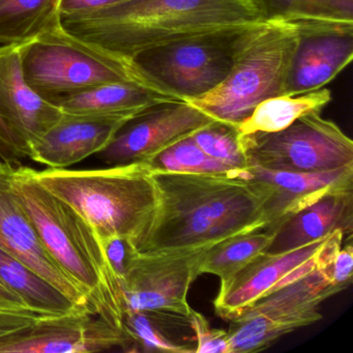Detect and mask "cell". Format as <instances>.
I'll return each mask as SVG.
<instances>
[{"label":"cell","mask_w":353,"mask_h":353,"mask_svg":"<svg viewBox=\"0 0 353 353\" xmlns=\"http://www.w3.org/2000/svg\"><path fill=\"white\" fill-rule=\"evenodd\" d=\"M39 314L0 313V341L23 332L30 327L39 317Z\"/></svg>","instance_id":"836d02e7"},{"label":"cell","mask_w":353,"mask_h":353,"mask_svg":"<svg viewBox=\"0 0 353 353\" xmlns=\"http://www.w3.org/2000/svg\"><path fill=\"white\" fill-rule=\"evenodd\" d=\"M0 280L19 295L28 307L39 315L57 316L86 311L76 305L54 285L37 274L30 266L1 249Z\"/></svg>","instance_id":"7402d4cb"},{"label":"cell","mask_w":353,"mask_h":353,"mask_svg":"<svg viewBox=\"0 0 353 353\" xmlns=\"http://www.w3.org/2000/svg\"><path fill=\"white\" fill-rule=\"evenodd\" d=\"M325 239L291 251L263 252L234 276L221 281L214 301L216 315L230 321L264 295L311 272Z\"/></svg>","instance_id":"4fadbf2b"},{"label":"cell","mask_w":353,"mask_h":353,"mask_svg":"<svg viewBox=\"0 0 353 353\" xmlns=\"http://www.w3.org/2000/svg\"><path fill=\"white\" fill-rule=\"evenodd\" d=\"M132 119L63 113L32 148L30 159L49 168H68L102 152Z\"/></svg>","instance_id":"e0dca14e"},{"label":"cell","mask_w":353,"mask_h":353,"mask_svg":"<svg viewBox=\"0 0 353 353\" xmlns=\"http://www.w3.org/2000/svg\"><path fill=\"white\" fill-rule=\"evenodd\" d=\"M245 175L268 192V214L274 226L283 219L334 191L353 188V166L326 172H290L249 166Z\"/></svg>","instance_id":"ac0fdd59"},{"label":"cell","mask_w":353,"mask_h":353,"mask_svg":"<svg viewBox=\"0 0 353 353\" xmlns=\"http://www.w3.org/2000/svg\"><path fill=\"white\" fill-rule=\"evenodd\" d=\"M274 237L265 252L281 253L325 239L334 231L352 236L353 188L334 190L274 226Z\"/></svg>","instance_id":"d6986e66"},{"label":"cell","mask_w":353,"mask_h":353,"mask_svg":"<svg viewBox=\"0 0 353 353\" xmlns=\"http://www.w3.org/2000/svg\"><path fill=\"white\" fill-rule=\"evenodd\" d=\"M295 26L299 41L287 79L286 96L323 88L346 69L353 57V24Z\"/></svg>","instance_id":"9a60e30c"},{"label":"cell","mask_w":353,"mask_h":353,"mask_svg":"<svg viewBox=\"0 0 353 353\" xmlns=\"http://www.w3.org/2000/svg\"><path fill=\"white\" fill-rule=\"evenodd\" d=\"M274 237V229L268 227L216 243L204 252L200 262V274H214L220 281L231 278L254 258L265 252Z\"/></svg>","instance_id":"484cf974"},{"label":"cell","mask_w":353,"mask_h":353,"mask_svg":"<svg viewBox=\"0 0 353 353\" xmlns=\"http://www.w3.org/2000/svg\"><path fill=\"white\" fill-rule=\"evenodd\" d=\"M133 352L123 330L88 311L42 315L30 327L0 341V353Z\"/></svg>","instance_id":"8fae6325"},{"label":"cell","mask_w":353,"mask_h":353,"mask_svg":"<svg viewBox=\"0 0 353 353\" xmlns=\"http://www.w3.org/2000/svg\"><path fill=\"white\" fill-rule=\"evenodd\" d=\"M214 121L187 101L161 103L127 121L99 158L108 166L145 162Z\"/></svg>","instance_id":"7c38bea8"},{"label":"cell","mask_w":353,"mask_h":353,"mask_svg":"<svg viewBox=\"0 0 353 353\" xmlns=\"http://www.w3.org/2000/svg\"><path fill=\"white\" fill-rule=\"evenodd\" d=\"M194 141L208 156L239 170L249 167L247 154L237 128L214 121L192 135Z\"/></svg>","instance_id":"83f0119b"},{"label":"cell","mask_w":353,"mask_h":353,"mask_svg":"<svg viewBox=\"0 0 353 353\" xmlns=\"http://www.w3.org/2000/svg\"><path fill=\"white\" fill-rule=\"evenodd\" d=\"M127 0H59V11L61 18L88 12L98 11L113 7Z\"/></svg>","instance_id":"d6a6232c"},{"label":"cell","mask_w":353,"mask_h":353,"mask_svg":"<svg viewBox=\"0 0 353 353\" xmlns=\"http://www.w3.org/2000/svg\"><path fill=\"white\" fill-rule=\"evenodd\" d=\"M121 328L133 352L195 353L190 316L157 310L127 311Z\"/></svg>","instance_id":"44dd1931"},{"label":"cell","mask_w":353,"mask_h":353,"mask_svg":"<svg viewBox=\"0 0 353 353\" xmlns=\"http://www.w3.org/2000/svg\"><path fill=\"white\" fill-rule=\"evenodd\" d=\"M249 166L326 172L353 166V141L334 121L310 113L276 133L241 136Z\"/></svg>","instance_id":"9c48e42d"},{"label":"cell","mask_w":353,"mask_h":353,"mask_svg":"<svg viewBox=\"0 0 353 353\" xmlns=\"http://www.w3.org/2000/svg\"><path fill=\"white\" fill-rule=\"evenodd\" d=\"M268 21L227 26L179 39L131 59L148 88L175 100L191 101L216 90L243 49Z\"/></svg>","instance_id":"5b68a950"},{"label":"cell","mask_w":353,"mask_h":353,"mask_svg":"<svg viewBox=\"0 0 353 353\" xmlns=\"http://www.w3.org/2000/svg\"><path fill=\"white\" fill-rule=\"evenodd\" d=\"M341 291L315 268L264 295L229 321L231 353L259 352L281 336L320 321V305Z\"/></svg>","instance_id":"ba28073f"},{"label":"cell","mask_w":353,"mask_h":353,"mask_svg":"<svg viewBox=\"0 0 353 353\" xmlns=\"http://www.w3.org/2000/svg\"><path fill=\"white\" fill-rule=\"evenodd\" d=\"M10 185L53 259L83 291L94 311L123 330L121 284L94 226L41 185L30 167H12Z\"/></svg>","instance_id":"3957f363"},{"label":"cell","mask_w":353,"mask_h":353,"mask_svg":"<svg viewBox=\"0 0 353 353\" xmlns=\"http://www.w3.org/2000/svg\"><path fill=\"white\" fill-rule=\"evenodd\" d=\"M243 171L227 175L152 172L158 206L139 253L204 251L229 237L268 228V193Z\"/></svg>","instance_id":"6da1fadb"},{"label":"cell","mask_w":353,"mask_h":353,"mask_svg":"<svg viewBox=\"0 0 353 353\" xmlns=\"http://www.w3.org/2000/svg\"><path fill=\"white\" fill-rule=\"evenodd\" d=\"M61 20L73 36L130 61L185 37L264 21L253 0H127Z\"/></svg>","instance_id":"7a4b0ae2"},{"label":"cell","mask_w":353,"mask_h":353,"mask_svg":"<svg viewBox=\"0 0 353 353\" xmlns=\"http://www.w3.org/2000/svg\"><path fill=\"white\" fill-rule=\"evenodd\" d=\"M1 166H3V163H1V161H0V169H1Z\"/></svg>","instance_id":"d590c367"},{"label":"cell","mask_w":353,"mask_h":353,"mask_svg":"<svg viewBox=\"0 0 353 353\" xmlns=\"http://www.w3.org/2000/svg\"><path fill=\"white\" fill-rule=\"evenodd\" d=\"M144 164L152 173H190V174H239L243 170L233 168L206 154L192 135L165 148Z\"/></svg>","instance_id":"4316f807"},{"label":"cell","mask_w":353,"mask_h":353,"mask_svg":"<svg viewBox=\"0 0 353 353\" xmlns=\"http://www.w3.org/2000/svg\"><path fill=\"white\" fill-rule=\"evenodd\" d=\"M19 49L26 82L50 102L113 82L148 86L130 59L73 36L61 20Z\"/></svg>","instance_id":"8992f818"},{"label":"cell","mask_w":353,"mask_h":353,"mask_svg":"<svg viewBox=\"0 0 353 353\" xmlns=\"http://www.w3.org/2000/svg\"><path fill=\"white\" fill-rule=\"evenodd\" d=\"M0 313L37 314L26 301L0 280Z\"/></svg>","instance_id":"e575fe53"},{"label":"cell","mask_w":353,"mask_h":353,"mask_svg":"<svg viewBox=\"0 0 353 353\" xmlns=\"http://www.w3.org/2000/svg\"><path fill=\"white\" fill-rule=\"evenodd\" d=\"M264 21L353 24V0H253Z\"/></svg>","instance_id":"d4e9b609"},{"label":"cell","mask_w":353,"mask_h":353,"mask_svg":"<svg viewBox=\"0 0 353 353\" xmlns=\"http://www.w3.org/2000/svg\"><path fill=\"white\" fill-rule=\"evenodd\" d=\"M59 0H0V46L26 44L61 21Z\"/></svg>","instance_id":"cb8c5ba5"},{"label":"cell","mask_w":353,"mask_h":353,"mask_svg":"<svg viewBox=\"0 0 353 353\" xmlns=\"http://www.w3.org/2000/svg\"><path fill=\"white\" fill-rule=\"evenodd\" d=\"M41 185L75 208L103 237H123L139 252L158 206L152 171L142 162L107 168L34 170Z\"/></svg>","instance_id":"277c9868"},{"label":"cell","mask_w":353,"mask_h":353,"mask_svg":"<svg viewBox=\"0 0 353 353\" xmlns=\"http://www.w3.org/2000/svg\"><path fill=\"white\" fill-rule=\"evenodd\" d=\"M175 100L136 82H113L53 101L65 114L133 119L161 103Z\"/></svg>","instance_id":"ffe728a7"},{"label":"cell","mask_w":353,"mask_h":353,"mask_svg":"<svg viewBox=\"0 0 353 353\" xmlns=\"http://www.w3.org/2000/svg\"><path fill=\"white\" fill-rule=\"evenodd\" d=\"M30 157V148L8 127L0 115V159L3 163L15 166L19 165L22 159Z\"/></svg>","instance_id":"1f68e13d"},{"label":"cell","mask_w":353,"mask_h":353,"mask_svg":"<svg viewBox=\"0 0 353 353\" xmlns=\"http://www.w3.org/2000/svg\"><path fill=\"white\" fill-rule=\"evenodd\" d=\"M353 274V247L351 239L344 248L336 252L332 258V263L327 268L328 280L339 288L346 289L352 283Z\"/></svg>","instance_id":"4dcf8cb0"},{"label":"cell","mask_w":353,"mask_h":353,"mask_svg":"<svg viewBox=\"0 0 353 353\" xmlns=\"http://www.w3.org/2000/svg\"><path fill=\"white\" fill-rule=\"evenodd\" d=\"M0 115L26 144H34L54 127L63 112L30 88L22 71L18 45L0 46Z\"/></svg>","instance_id":"2e32d148"},{"label":"cell","mask_w":353,"mask_h":353,"mask_svg":"<svg viewBox=\"0 0 353 353\" xmlns=\"http://www.w3.org/2000/svg\"><path fill=\"white\" fill-rule=\"evenodd\" d=\"M332 101V92L323 88L294 96L274 97L260 103L248 119L237 127L239 135L276 133L290 127L295 121L320 112Z\"/></svg>","instance_id":"603a6c76"},{"label":"cell","mask_w":353,"mask_h":353,"mask_svg":"<svg viewBox=\"0 0 353 353\" xmlns=\"http://www.w3.org/2000/svg\"><path fill=\"white\" fill-rule=\"evenodd\" d=\"M297 41L296 26L268 22L216 90L187 102L214 121L239 127L260 103L285 94Z\"/></svg>","instance_id":"52a82bcc"},{"label":"cell","mask_w":353,"mask_h":353,"mask_svg":"<svg viewBox=\"0 0 353 353\" xmlns=\"http://www.w3.org/2000/svg\"><path fill=\"white\" fill-rule=\"evenodd\" d=\"M13 166L3 163L0 169V249L30 266L76 305L96 313L83 291L47 251L36 227L12 191L10 176Z\"/></svg>","instance_id":"5bb4252c"},{"label":"cell","mask_w":353,"mask_h":353,"mask_svg":"<svg viewBox=\"0 0 353 353\" xmlns=\"http://www.w3.org/2000/svg\"><path fill=\"white\" fill-rule=\"evenodd\" d=\"M190 321L196 338L195 353H231L228 332L212 328L199 312L192 310Z\"/></svg>","instance_id":"f1b7e54d"},{"label":"cell","mask_w":353,"mask_h":353,"mask_svg":"<svg viewBox=\"0 0 353 353\" xmlns=\"http://www.w3.org/2000/svg\"><path fill=\"white\" fill-rule=\"evenodd\" d=\"M204 252H138L121 281L125 312L157 310L190 316L193 309L188 303V293L200 276Z\"/></svg>","instance_id":"30bf717a"},{"label":"cell","mask_w":353,"mask_h":353,"mask_svg":"<svg viewBox=\"0 0 353 353\" xmlns=\"http://www.w3.org/2000/svg\"><path fill=\"white\" fill-rule=\"evenodd\" d=\"M101 241L109 264L121 284V281L125 278L132 260L138 253L137 249L129 241L117 235L103 237Z\"/></svg>","instance_id":"f546056e"}]
</instances>
